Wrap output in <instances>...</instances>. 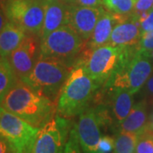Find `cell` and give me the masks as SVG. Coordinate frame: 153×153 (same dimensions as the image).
I'll list each match as a JSON object with an SVG mask.
<instances>
[{"label": "cell", "instance_id": "obj_1", "mask_svg": "<svg viewBox=\"0 0 153 153\" xmlns=\"http://www.w3.org/2000/svg\"><path fill=\"white\" fill-rule=\"evenodd\" d=\"M0 106L35 128H41L56 113V103L26 82L18 79Z\"/></svg>", "mask_w": 153, "mask_h": 153}, {"label": "cell", "instance_id": "obj_2", "mask_svg": "<svg viewBox=\"0 0 153 153\" xmlns=\"http://www.w3.org/2000/svg\"><path fill=\"white\" fill-rule=\"evenodd\" d=\"M99 87L88 75L82 60H79L71 68L60 89L56 100V114L67 119L80 115L87 109Z\"/></svg>", "mask_w": 153, "mask_h": 153}, {"label": "cell", "instance_id": "obj_3", "mask_svg": "<svg viewBox=\"0 0 153 153\" xmlns=\"http://www.w3.org/2000/svg\"><path fill=\"white\" fill-rule=\"evenodd\" d=\"M138 46H112L106 44L91 49L82 60L88 75L101 86L138 51Z\"/></svg>", "mask_w": 153, "mask_h": 153}, {"label": "cell", "instance_id": "obj_4", "mask_svg": "<svg viewBox=\"0 0 153 153\" xmlns=\"http://www.w3.org/2000/svg\"><path fill=\"white\" fill-rule=\"evenodd\" d=\"M71 68L62 60L39 56L33 70L22 81L55 102Z\"/></svg>", "mask_w": 153, "mask_h": 153}, {"label": "cell", "instance_id": "obj_5", "mask_svg": "<svg viewBox=\"0 0 153 153\" xmlns=\"http://www.w3.org/2000/svg\"><path fill=\"white\" fill-rule=\"evenodd\" d=\"M153 71L152 60L149 52L138 49L105 84L109 89L124 88L132 94H136L145 85Z\"/></svg>", "mask_w": 153, "mask_h": 153}, {"label": "cell", "instance_id": "obj_6", "mask_svg": "<svg viewBox=\"0 0 153 153\" xmlns=\"http://www.w3.org/2000/svg\"><path fill=\"white\" fill-rule=\"evenodd\" d=\"M84 40L72 28L65 25L40 40L39 56L58 59L72 66L73 59L82 52Z\"/></svg>", "mask_w": 153, "mask_h": 153}, {"label": "cell", "instance_id": "obj_7", "mask_svg": "<svg viewBox=\"0 0 153 153\" xmlns=\"http://www.w3.org/2000/svg\"><path fill=\"white\" fill-rule=\"evenodd\" d=\"M39 128L0 106V136L13 153H33Z\"/></svg>", "mask_w": 153, "mask_h": 153}, {"label": "cell", "instance_id": "obj_8", "mask_svg": "<svg viewBox=\"0 0 153 153\" xmlns=\"http://www.w3.org/2000/svg\"><path fill=\"white\" fill-rule=\"evenodd\" d=\"M47 0H7L4 10L8 21L40 38Z\"/></svg>", "mask_w": 153, "mask_h": 153}, {"label": "cell", "instance_id": "obj_9", "mask_svg": "<svg viewBox=\"0 0 153 153\" xmlns=\"http://www.w3.org/2000/svg\"><path fill=\"white\" fill-rule=\"evenodd\" d=\"M70 132L69 120L56 114L39 128L33 153H64Z\"/></svg>", "mask_w": 153, "mask_h": 153}, {"label": "cell", "instance_id": "obj_10", "mask_svg": "<svg viewBox=\"0 0 153 153\" xmlns=\"http://www.w3.org/2000/svg\"><path fill=\"white\" fill-rule=\"evenodd\" d=\"M33 34L27 35L22 43L9 56L8 60L18 79H23L33 70L40 53V40Z\"/></svg>", "mask_w": 153, "mask_h": 153}, {"label": "cell", "instance_id": "obj_11", "mask_svg": "<svg viewBox=\"0 0 153 153\" xmlns=\"http://www.w3.org/2000/svg\"><path fill=\"white\" fill-rule=\"evenodd\" d=\"M101 125L96 110L94 108L88 107L79 115L74 128L83 153H96L99 142L102 137Z\"/></svg>", "mask_w": 153, "mask_h": 153}, {"label": "cell", "instance_id": "obj_12", "mask_svg": "<svg viewBox=\"0 0 153 153\" xmlns=\"http://www.w3.org/2000/svg\"><path fill=\"white\" fill-rule=\"evenodd\" d=\"M103 7H84L68 4L67 26L72 28L87 42L91 38L100 17L105 12Z\"/></svg>", "mask_w": 153, "mask_h": 153}, {"label": "cell", "instance_id": "obj_13", "mask_svg": "<svg viewBox=\"0 0 153 153\" xmlns=\"http://www.w3.org/2000/svg\"><path fill=\"white\" fill-rule=\"evenodd\" d=\"M128 16H122L111 11L105 10L96 23L91 38L88 40V49L91 50L108 44L115 27L118 23L124 21Z\"/></svg>", "mask_w": 153, "mask_h": 153}, {"label": "cell", "instance_id": "obj_14", "mask_svg": "<svg viewBox=\"0 0 153 153\" xmlns=\"http://www.w3.org/2000/svg\"><path fill=\"white\" fill-rule=\"evenodd\" d=\"M140 38V22L129 15L115 27L108 44L112 46H139Z\"/></svg>", "mask_w": 153, "mask_h": 153}, {"label": "cell", "instance_id": "obj_15", "mask_svg": "<svg viewBox=\"0 0 153 153\" xmlns=\"http://www.w3.org/2000/svg\"><path fill=\"white\" fill-rule=\"evenodd\" d=\"M68 4L60 0H47L45 6L44 24L39 39L42 40L49 34L67 24Z\"/></svg>", "mask_w": 153, "mask_h": 153}, {"label": "cell", "instance_id": "obj_16", "mask_svg": "<svg viewBox=\"0 0 153 153\" xmlns=\"http://www.w3.org/2000/svg\"><path fill=\"white\" fill-rule=\"evenodd\" d=\"M27 32L16 25L15 23L8 22L0 32V55L3 58L8 59L11 53L20 46Z\"/></svg>", "mask_w": 153, "mask_h": 153}, {"label": "cell", "instance_id": "obj_17", "mask_svg": "<svg viewBox=\"0 0 153 153\" xmlns=\"http://www.w3.org/2000/svg\"><path fill=\"white\" fill-rule=\"evenodd\" d=\"M149 116L147 114V102L142 100L133 105L129 114L119 125L120 132H130L140 134L146 128Z\"/></svg>", "mask_w": 153, "mask_h": 153}, {"label": "cell", "instance_id": "obj_18", "mask_svg": "<svg viewBox=\"0 0 153 153\" xmlns=\"http://www.w3.org/2000/svg\"><path fill=\"white\" fill-rule=\"evenodd\" d=\"M111 99V110L117 124L120 123L129 114L134 105L133 94L124 88H112Z\"/></svg>", "mask_w": 153, "mask_h": 153}, {"label": "cell", "instance_id": "obj_19", "mask_svg": "<svg viewBox=\"0 0 153 153\" xmlns=\"http://www.w3.org/2000/svg\"><path fill=\"white\" fill-rule=\"evenodd\" d=\"M17 80L8 59L2 58L0 60V105Z\"/></svg>", "mask_w": 153, "mask_h": 153}, {"label": "cell", "instance_id": "obj_20", "mask_svg": "<svg viewBox=\"0 0 153 153\" xmlns=\"http://www.w3.org/2000/svg\"><path fill=\"white\" fill-rule=\"evenodd\" d=\"M139 134L130 132H119L115 140L112 153H134Z\"/></svg>", "mask_w": 153, "mask_h": 153}, {"label": "cell", "instance_id": "obj_21", "mask_svg": "<svg viewBox=\"0 0 153 153\" xmlns=\"http://www.w3.org/2000/svg\"><path fill=\"white\" fill-rule=\"evenodd\" d=\"M138 0H102L103 5L108 11L122 16H129Z\"/></svg>", "mask_w": 153, "mask_h": 153}, {"label": "cell", "instance_id": "obj_22", "mask_svg": "<svg viewBox=\"0 0 153 153\" xmlns=\"http://www.w3.org/2000/svg\"><path fill=\"white\" fill-rule=\"evenodd\" d=\"M134 153H153V131L145 128L139 134Z\"/></svg>", "mask_w": 153, "mask_h": 153}, {"label": "cell", "instance_id": "obj_23", "mask_svg": "<svg viewBox=\"0 0 153 153\" xmlns=\"http://www.w3.org/2000/svg\"><path fill=\"white\" fill-rule=\"evenodd\" d=\"M64 153H82L74 127L71 129L68 140L66 141V146H65Z\"/></svg>", "mask_w": 153, "mask_h": 153}, {"label": "cell", "instance_id": "obj_24", "mask_svg": "<svg viewBox=\"0 0 153 153\" xmlns=\"http://www.w3.org/2000/svg\"><path fill=\"white\" fill-rule=\"evenodd\" d=\"M152 4L153 0H138L134 10L130 15L134 17H135L137 20L140 22V16L142 15L143 13L151 10Z\"/></svg>", "mask_w": 153, "mask_h": 153}, {"label": "cell", "instance_id": "obj_25", "mask_svg": "<svg viewBox=\"0 0 153 153\" xmlns=\"http://www.w3.org/2000/svg\"><path fill=\"white\" fill-rule=\"evenodd\" d=\"M115 140L112 137L105 135L100 138L96 153H112L114 150Z\"/></svg>", "mask_w": 153, "mask_h": 153}, {"label": "cell", "instance_id": "obj_26", "mask_svg": "<svg viewBox=\"0 0 153 153\" xmlns=\"http://www.w3.org/2000/svg\"><path fill=\"white\" fill-rule=\"evenodd\" d=\"M138 49L144 51H151L153 49V30L141 34Z\"/></svg>", "mask_w": 153, "mask_h": 153}, {"label": "cell", "instance_id": "obj_27", "mask_svg": "<svg viewBox=\"0 0 153 153\" xmlns=\"http://www.w3.org/2000/svg\"><path fill=\"white\" fill-rule=\"evenodd\" d=\"M67 4L84 7H101L103 5L102 0H65Z\"/></svg>", "mask_w": 153, "mask_h": 153}, {"label": "cell", "instance_id": "obj_28", "mask_svg": "<svg viewBox=\"0 0 153 153\" xmlns=\"http://www.w3.org/2000/svg\"><path fill=\"white\" fill-rule=\"evenodd\" d=\"M153 30V10L148 12L146 17L140 22V32L141 34Z\"/></svg>", "mask_w": 153, "mask_h": 153}, {"label": "cell", "instance_id": "obj_29", "mask_svg": "<svg viewBox=\"0 0 153 153\" xmlns=\"http://www.w3.org/2000/svg\"><path fill=\"white\" fill-rule=\"evenodd\" d=\"M145 89H146V93L147 94V95L153 100V75L151 76L146 82L145 83Z\"/></svg>", "mask_w": 153, "mask_h": 153}, {"label": "cell", "instance_id": "obj_30", "mask_svg": "<svg viewBox=\"0 0 153 153\" xmlns=\"http://www.w3.org/2000/svg\"><path fill=\"white\" fill-rule=\"evenodd\" d=\"M0 153H13L10 145L1 136H0Z\"/></svg>", "mask_w": 153, "mask_h": 153}, {"label": "cell", "instance_id": "obj_31", "mask_svg": "<svg viewBox=\"0 0 153 153\" xmlns=\"http://www.w3.org/2000/svg\"><path fill=\"white\" fill-rule=\"evenodd\" d=\"M9 21L4 10V6H0V32L3 30V28L4 27V26Z\"/></svg>", "mask_w": 153, "mask_h": 153}, {"label": "cell", "instance_id": "obj_32", "mask_svg": "<svg viewBox=\"0 0 153 153\" xmlns=\"http://www.w3.org/2000/svg\"><path fill=\"white\" fill-rule=\"evenodd\" d=\"M146 128L151 130V131H153V111H152V113L150 114L149 117H148L147 124H146Z\"/></svg>", "mask_w": 153, "mask_h": 153}, {"label": "cell", "instance_id": "obj_33", "mask_svg": "<svg viewBox=\"0 0 153 153\" xmlns=\"http://www.w3.org/2000/svg\"><path fill=\"white\" fill-rule=\"evenodd\" d=\"M148 52H149V55H150L151 59H152L153 61V49L152 50H151V51H148Z\"/></svg>", "mask_w": 153, "mask_h": 153}, {"label": "cell", "instance_id": "obj_34", "mask_svg": "<svg viewBox=\"0 0 153 153\" xmlns=\"http://www.w3.org/2000/svg\"><path fill=\"white\" fill-rule=\"evenodd\" d=\"M7 2V0H0V6H4Z\"/></svg>", "mask_w": 153, "mask_h": 153}, {"label": "cell", "instance_id": "obj_35", "mask_svg": "<svg viewBox=\"0 0 153 153\" xmlns=\"http://www.w3.org/2000/svg\"><path fill=\"white\" fill-rule=\"evenodd\" d=\"M2 58H3V57H1V55H0V60H1V59H2Z\"/></svg>", "mask_w": 153, "mask_h": 153}, {"label": "cell", "instance_id": "obj_36", "mask_svg": "<svg viewBox=\"0 0 153 153\" xmlns=\"http://www.w3.org/2000/svg\"><path fill=\"white\" fill-rule=\"evenodd\" d=\"M152 10H153V4H152Z\"/></svg>", "mask_w": 153, "mask_h": 153}, {"label": "cell", "instance_id": "obj_37", "mask_svg": "<svg viewBox=\"0 0 153 153\" xmlns=\"http://www.w3.org/2000/svg\"><path fill=\"white\" fill-rule=\"evenodd\" d=\"M60 1H63V2H64V1H65V0H60Z\"/></svg>", "mask_w": 153, "mask_h": 153}]
</instances>
